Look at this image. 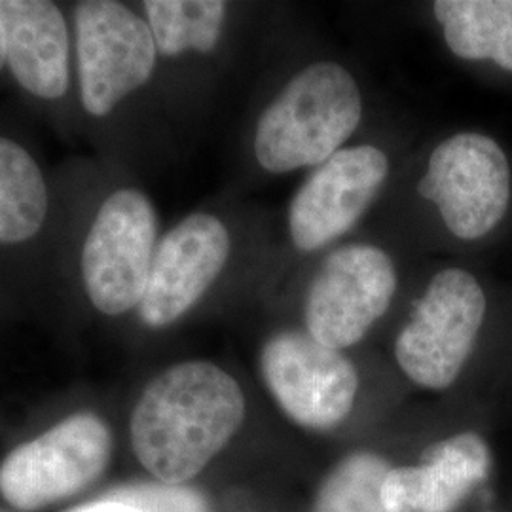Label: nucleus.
Instances as JSON below:
<instances>
[{
    "instance_id": "obj_1",
    "label": "nucleus",
    "mask_w": 512,
    "mask_h": 512,
    "mask_svg": "<svg viewBox=\"0 0 512 512\" xmlns=\"http://www.w3.org/2000/svg\"><path fill=\"white\" fill-rule=\"evenodd\" d=\"M67 183L65 281L101 317L137 313L160 243L154 203L137 186L110 184L109 169Z\"/></svg>"
},
{
    "instance_id": "obj_2",
    "label": "nucleus",
    "mask_w": 512,
    "mask_h": 512,
    "mask_svg": "<svg viewBox=\"0 0 512 512\" xmlns=\"http://www.w3.org/2000/svg\"><path fill=\"white\" fill-rule=\"evenodd\" d=\"M245 397L234 376L209 361L169 366L148 382L129 420L141 465L164 484H184L238 433Z\"/></svg>"
},
{
    "instance_id": "obj_3",
    "label": "nucleus",
    "mask_w": 512,
    "mask_h": 512,
    "mask_svg": "<svg viewBox=\"0 0 512 512\" xmlns=\"http://www.w3.org/2000/svg\"><path fill=\"white\" fill-rule=\"evenodd\" d=\"M69 16L78 116L105 131L156 73L154 37L143 12L118 0H80Z\"/></svg>"
},
{
    "instance_id": "obj_4",
    "label": "nucleus",
    "mask_w": 512,
    "mask_h": 512,
    "mask_svg": "<svg viewBox=\"0 0 512 512\" xmlns=\"http://www.w3.org/2000/svg\"><path fill=\"white\" fill-rule=\"evenodd\" d=\"M69 183L59 184L33 148L0 129V287L50 274L65 281Z\"/></svg>"
},
{
    "instance_id": "obj_5",
    "label": "nucleus",
    "mask_w": 512,
    "mask_h": 512,
    "mask_svg": "<svg viewBox=\"0 0 512 512\" xmlns=\"http://www.w3.org/2000/svg\"><path fill=\"white\" fill-rule=\"evenodd\" d=\"M363 97L336 63H315L294 76L262 112L255 133L258 164L270 173L321 165L353 135Z\"/></svg>"
},
{
    "instance_id": "obj_6",
    "label": "nucleus",
    "mask_w": 512,
    "mask_h": 512,
    "mask_svg": "<svg viewBox=\"0 0 512 512\" xmlns=\"http://www.w3.org/2000/svg\"><path fill=\"white\" fill-rule=\"evenodd\" d=\"M110 454L109 423L92 410L74 412L2 459L0 494L18 511H40L92 486Z\"/></svg>"
},
{
    "instance_id": "obj_7",
    "label": "nucleus",
    "mask_w": 512,
    "mask_h": 512,
    "mask_svg": "<svg viewBox=\"0 0 512 512\" xmlns=\"http://www.w3.org/2000/svg\"><path fill=\"white\" fill-rule=\"evenodd\" d=\"M486 296L473 275L448 268L435 275L395 342L404 374L423 387L446 389L475 348Z\"/></svg>"
},
{
    "instance_id": "obj_8",
    "label": "nucleus",
    "mask_w": 512,
    "mask_h": 512,
    "mask_svg": "<svg viewBox=\"0 0 512 512\" xmlns=\"http://www.w3.org/2000/svg\"><path fill=\"white\" fill-rule=\"evenodd\" d=\"M6 76L59 124H78L69 8L52 0H0Z\"/></svg>"
},
{
    "instance_id": "obj_9",
    "label": "nucleus",
    "mask_w": 512,
    "mask_h": 512,
    "mask_svg": "<svg viewBox=\"0 0 512 512\" xmlns=\"http://www.w3.org/2000/svg\"><path fill=\"white\" fill-rule=\"evenodd\" d=\"M439 205L446 228L459 239L490 234L507 213L511 167L505 152L482 133H458L433 150L418 186Z\"/></svg>"
},
{
    "instance_id": "obj_10",
    "label": "nucleus",
    "mask_w": 512,
    "mask_h": 512,
    "mask_svg": "<svg viewBox=\"0 0 512 512\" xmlns=\"http://www.w3.org/2000/svg\"><path fill=\"white\" fill-rule=\"evenodd\" d=\"M260 370L285 414L308 429H332L346 420L359 389L348 357L300 330L274 334L260 353Z\"/></svg>"
},
{
    "instance_id": "obj_11",
    "label": "nucleus",
    "mask_w": 512,
    "mask_h": 512,
    "mask_svg": "<svg viewBox=\"0 0 512 512\" xmlns=\"http://www.w3.org/2000/svg\"><path fill=\"white\" fill-rule=\"evenodd\" d=\"M397 291L391 258L372 245H348L327 256L306 298V327L323 346L361 342Z\"/></svg>"
},
{
    "instance_id": "obj_12",
    "label": "nucleus",
    "mask_w": 512,
    "mask_h": 512,
    "mask_svg": "<svg viewBox=\"0 0 512 512\" xmlns=\"http://www.w3.org/2000/svg\"><path fill=\"white\" fill-rule=\"evenodd\" d=\"M232 253L228 226L211 213H192L160 238L147 293L137 310L148 329L181 321L217 283Z\"/></svg>"
},
{
    "instance_id": "obj_13",
    "label": "nucleus",
    "mask_w": 512,
    "mask_h": 512,
    "mask_svg": "<svg viewBox=\"0 0 512 512\" xmlns=\"http://www.w3.org/2000/svg\"><path fill=\"white\" fill-rule=\"evenodd\" d=\"M389 173L380 148H342L311 175L289 209L291 238L300 251H317L344 236L380 194Z\"/></svg>"
},
{
    "instance_id": "obj_14",
    "label": "nucleus",
    "mask_w": 512,
    "mask_h": 512,
    "mask_svg": "<svg viewBox=\"0 0 512 512\" xmlns=\"http://www.w3.org/2000/svg\"><path fill=\"white\" fill-rule=\"evenodd\" d=\"M488 444L461 433L431 444L416 467L389 469L382 501L389 512H454L490 473Z\"/></svg>"
},
{
    "instance_id": "obj_15",
    "label": "nucleus",
    "mask_w": 512,
    "mask_h": 512,
    "mask_svg": "<svg viewBox=\"0 0 512 512\" xmlns=\"http://www.w3.org/2000/svg\"><path fill=\"white\" fill-rule=\"evenodd\" d=\"M433 10L452 54L512 71V0H439Z\"/></svg>"
},
{
    "instance_id": "obj_16",
    "label": "nucleus",
    "mask_w": 512,
    "mask_h": 512,
    "mask_svg": "<svg viewBox=\"0 0 512 512\" xmlns=\"http://www.w3.org/2000/svg\"><path fill=\"white\" fill-rule=\"evenodd\" d=\"M139 10L152 31L158 59L213 54L228 16L222 0H147Z\"/></svg>"
},
{
    "instance_id": "obj_17",
    "label": "nucleus",
    "mask_w": 512,
    "mask_h": 512,
    "mask_svg": "<svg viewBox=\"0 0 512 512\" xmlns=\"http://www.w3.org/2000/svg\"><path fill=\"white\" fill-rule=\"evenodd\" d=\"M389 469V463L372 452L351 454L325 478L311 512H389L382 501Z\"/></svg>"
},
{
    "instance_id": "obj_18",
    "label": "nucleus",
    "mask_w": 512,
    "mask_h": 512,
    "mask_svg": "<svg viewBox=\"0 0 512 512\" xmlns=\"http://www.w3.org/2000/svg\"><path fill=\"white\" fill-rule=\"evenodd\" d=\"M143 512H207V501L200 492L184 484H126L103 495Z\"/></svg>"
},
{
    "instance_id": "obj_19",
    "label": "nucleus",
    "mask_w": 512,
    "mask_h": 512,
    "mask_svg": "<svg viewBox=\"0 0 512 512\" xmlns=\"http://www.w3.org/2000/svg\"><path fill=\"white\" fill-rule=\"evenodd\" d=\"M63 512H143L139 511L137 507H131L126 503H120V501H110V499H95L92 503H84V505H78L74 509Z\"/></svg>"
},
{
    "instance_id": "obj_20",
    "label": "nucleus",
    "mask_w": 512,
    "mask_h": 512,
    "mask_svg": "<svg viewBox=\"0 0 512 512\" xmlns=\"http://www.w3.org/2000/svg\"><path fill=\"white\" fill-rule=\"evenodd\" d=\"M6 74V63H4V40H2V29H0V76Z\"/></svg>"
}]
</instances>
